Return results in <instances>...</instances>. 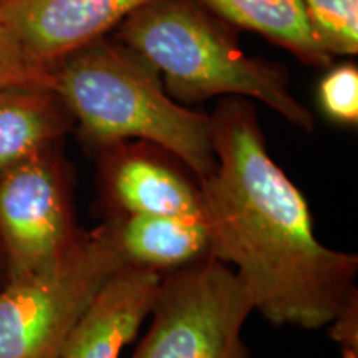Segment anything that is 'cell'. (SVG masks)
<instances>
[{
	"mask_svg": "<svg viewBox=\"0 0 358 358\" xmlns=\"http://www.w3.org/2000/svg\"><path fill=\"white\" fill-rule=\"evenodd\" d=\"M211 118L216 168L199 181L211 256L274 325L320 329L357 294V254L317 239L302 191L268 155L256 105L224 96Z\"/></svg>",
	"mask_w": 358,
	"mask_h": 358,
	"instance_id": "1",
	"label": "cell"
},
{
	"mask_svg": "<svg viewBox=\"0 0 358 358\" xmlns=\"http://www.w3.org/2000/svg\"><path fill=\"white\" fill-rule=\"evenodd\" d=\"M85 148L148 141L181 161L198 181L216 168L211 118L181 105L159 71L116 37H103L50 66Z\"/></svg>",
	"mask_w": 358,
	"mask_h": 358,
	"instance_id": "2",
	"label": "cell"
},
{
	"mask_svg": "<svg viewBox=\"0 0 358 358\" xmlns=\"http://www.w3.org/2000/svg\"><path fill=\"white\" fill-rule=\"evenodd\" d=\"M115 37L159 71L169 96L181 105L243 96L303 131L315 128L312 111L290 90L287 70L249 57L239 30L199 0H150L116 27Z\"/></svg>",
	"mask_w": 358,
	"mask_h": 358,
	"instance_id": "3",
	"label": "cell"
},
{
	"mask_svg": "<svg viewBox=\"0 0 358 358\" xmlns=\"http://www.w3.org/2000/svg\"><path fill=\"white\" fill-rule=\"evenodd\" d=\"M124 264L103 222L55 266L0 287V358H60L69 335Z\"/></svg>",
	"mask_w": 358,
	"mask_h": 358,
	"instance_id": "4",
	"label": "cell"
},
{
	"mask_svg": "<svg viewBox=\"0 0 358 358\" xmlns=\"http://www.w3.org/2000/svg\"><path fill=\"white\" fill-rule=\"evenodd\" d=\"M250 312L252 301L232 267L206 256L164 272L153 322L131 358H249L243 329Z\"/></svg>",
	"mask_w": 358,
	"mask_h": 358,
	"instance_id": "5",
	"label": "cell"
},
{
	"mask_svg": "<svg viewBox=\"0 0 358 358\" xmlns=\"http://www.w3.org/2000/svg\"><path fill=\"white\" fill-rule=\"evenodd\" d=\"M83 236L75 219L70 168L60 145L45 148L0 173V250L6 282L53 267Z\"/></svg>",
	"mask_w": 358,
	"mask_h": 358,
	"instance_id": "6",
	"label": "cell"
},
{
	"mask_svg": "<svg viewBox=\"0 0 358 358\" xmlns=\"http://www.w3.org/2000/svg\"><path fill=\"white\" fill-rule=\"evenodd\" d=\"M95 155L98 186L108 217H204L199 181L169 151L148 141H122Z\"/></svg>",
	"mask_w": 358,
	"mask_h": 358,
	"instance_id": "7",
	"label": "cell"
},
{
	"mask_svg": "<svg viewBox=\"0 0 358 358\" xmlns=\"http://www.w3.org/2000/svg\"><path fill=\"white\" fill-rule=\"evenodd\" d=\"M150 0H0L7 22L30 57L50 69L58 60L108 37Z\"/></svg>",
	"mask_w": 358,
	"mask_h": 358,
	"instance_id": "8",
	"label": "cell"
},
{
	"mask_svg": "<svg viewBox=\"0 0 358 358\" xmlns=\"http://www.w3.org/2000/svg\"><path fill=\"white\" fill-rule=\"evenodd\" d=\"M161 277L145 267L116 271L71 329L60 358H120L151 313Z\"/></svg>",
	"mask_w": 358,
	"mask_h": 358,
	"instance_id": "9",
	"label": "cell"
},
{
	"mask_svg": "<svg viewBox=\"0 0 358 358\" xmlns=\"http://www.w3.org/2000/svg\"><path fill=\"white\" fill-rule=\"evenodd\" d=\"M124 266L161 274L211 256V232L204 217L129 214L105 221Z\"/></svg>",
	"mask_w": 358,
	"mask_h": 358,
	"instance_id": "10",
	"label": "cell"
},
{
	"mask_svg": "<svg viewBox=\"0 0 358 358\" xmlns=\"http://www.w3.org/2000/svg\"><path fill=\"white\" fill-rule=\"evenodd\" d=\"M75 123L53 88L0 90V173L38 151L60 145Z\"/></svg>",
	"mask_w": 358,
	"mask_h": 358,
	"instance_id": "11",
	"label": "cell"
},
{
	"mask_svg": "<svg viewBox=\"0 0 358 358\" xmlns=\"http://www.w3.org/2000/svg\"><path fill=\"white\" fill-rule=\"evenodd\" d=\"M209 10L236 27L261 35L287 50L302 64L329 69L334 58L320 47L302 0H199Z\"/></svg>",
	"mask_w": 358,
	"mask_h": 358,
	"instance_id": "12",
	"label": "cell"
},
{
	"mask_svg": "<svg viewBox=\"0 0 358 358\" xmlns=\"http://www.w3.org/2000/svg\"><path fill=\"white\" fill-rule=\"evenodd\" d=\"M320 47L330 57L358 53V0H302Z\"/></svg>",
	"mask_w": 358,
	"mask_h": 358,
	"instance_id": "13",
	"label": "cell"
},
{
	"mask_svg": "<svg viewBox=\"0 0 358 358\" xmlns=\"http://www.w3.org/2000/svg\"><path fill=\"white\" fill-rule=\"evenodd\" d=\"M317 88V100L327 118L334 123L355 127L358 123V69L355 64H340L325 69Z\"/></svg>",
	"mask_w": 358,
	"mask_h": 358,
	"instance_id": "14",
	"label": "cell"
},
{
	"mask_svg": "<svg viewBox=\"0 0 358 358\" xmlns=\"http://www.w3.org/2000/svg\"><path fill=\"white\" fill-rule=\"evenodd\" d=\"M10 87L53 88L52 71L38 64L0 17V90Z\"/></svg>",
	"mask_w": 358,
	"mask_h": 358,
	"instance_id": "15",
	"label": "cell"
},
{
	"mask_svg": "<svg viewBox=\"0 0 358 358\" xmlns=\"http://www.w3.org/2000/svg\"><path fill=\"white\" fill-rule=\"evenodd\" d=\"M358 297L353 294L345 306L340 308L332 325L330 335L342 347L343 358H358Z\"/></svg>",
	"mask_w": 358,
	"mask_h": 358,
	"instance_id": "16",
	"label": "cell"
},
{
	"mask_svg": "<svg viewBox=\"0 0 358 358\" xmlns=\"http://www.w3.org/2000/svg\"><path fill=\"white\" fill-rule=\"evenodd\" d=\"M6 284V264H3L2 250H0V287Z\"/></svg>",
	"mask_w": 358,
	"mask_h": 358,
	"instance_id": "17",
	"label": "cell"
}]
</instances>
